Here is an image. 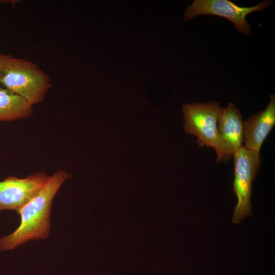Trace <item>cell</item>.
Instances as JSON below:
<instances>
[{
	"instance_id": "cell-1",
	"label": "cell",
	"mask_w": 275,
	"mask_h": 275,
	"mask_svg": "<svg viewBox=\"0 0 275 275\" xmlns=\"http://www.w3.org/2000/svg\"><path fill=\"white\" fill-rule=\"evenodd\" d=\"M68 177L67 172L61 170L49 176L40 192L17 212L20 216L19 226L10 235L0 239L1 251L13 250L30 240L48 237L52 202Z\"/></svg>"
},
{
	"instance_id": "cell-2",
	"label": "cell",
	"mask_w": 275,
	"mask_h": 275,
	"mask_svg": "<svg viewBox=\"0 0 275 275\" xmlns=\"http://www.w3.org/2000/svg\"><path fill=\"white\" fill-rule=\"evenodd\" d=\"M0 86L33 105L43 100L51 82L35 63L0 52Z\"/></svg>"
},
{
	"instance_id": "cell-3",
	"label": "cell",
	"mask_w": 275,
	"mask_h": 275,
	"mask_svg": "<svg viewBox=\"0 0 275 275\" xmlns=\"http://www.w3.org/2000/svg\"><path fill=\"white\" fill-rule=\"evenodd\" d=\"M221 108L216 101L194 102L184 104L182 108L184 131L197 137L199 147H212L216 152L217 162L228 161L231 158L226 152L217 129Z\"/></svg>"
},
{
	"instance_id": "cell-4",
	"label": "cell",
	"mask_w": 275,
	"mask_h": 275,
	"mask_svg": "<svg viewBox=\"0 0 275 275\" xmlns=\"http://www.w3.org/2000/svg\"><path fill=\"white\" fill-rule=\"evenodd\" d=\"M234 178L233 190L237 201L232 217L233 224H239L252 214L251 195L252 183L261 164L258 153L242 146L234 154Z\"/></svg>"
},
{
	"instance_id": "cell-5",
	"label": "cell",
	"mask_w": 275,
	"mask_h": 275,
	"mask_svg": "<svg viewBox=\"0 0 275 275\" xmlns=\"http://www.w3.org/2000/svg\"><path fill=\"white\" fill-rule=\"evenodd\" d=\"M270 4V2L264 1L255 6L244 7L228 0H195L186 8L184 19L186 21L201 15L219 16L231 21L239 33L249 35L251 27L246 16L255 11H263Z\"/></svg>"
},
{
	"instance_id": "cell-6",
	"label": "cell",
	"mask_w": 275,
	"mask_h": 275,
	"mask_svg": "<svg viewBox=\"0 0 275 275\" xmlns=\"http://www.w3.org/2000/svg\"><path fill=\"white\" fill-rule=\"evenodd\" d=\"M49 177L37 172L23 179L10 177L0 181V211L13 210L17 212L40 192Z\"/></svg>"
},
{
	"instance_id": "cell-7",
	"label": "cell",
	"mask_w": 275,
	"mask_h": 275,
	"mask_svg": "<svg viewBox=\"0 0 275 275\" xmlns=\"http://www.w3.org/2000/svg\"><path fill=\"white\" fill-rule=\"evenodd\" d=\"M275 123V96L271 95L266 107L243 122V145L260 153L263 143Z\"/></svg>"
},
{
	"instance_id": "cell-8",
	"label": "cell",
	"mask_w": 275,
	"mask_h": 275,
	"mask_svg": "<svg viewBox=\"0 0 275 275\" xmlns=\"http://www.w3.org/2000/svg\"><path fill=\"white\" fill-rule=\"evenodd\" d=\"M217 129L225 150L231 157L243 145V121L239 109L232 103L221 108Z\"/></svg>"
},
{
	"instance_id": "cell-9",
	"label": "cell",
	"mask_w": 275,
	"mask_h": 275,
	"mask_svg": "<svg viewBox=\"0 0 275 275\" xmlns=\"http://www.w3.org/2000/svg\"><path fill=\"white\" fill-rule=\"evenodd\" d=\"M32 113L33 105L0 86V121L24 119Z\"/></svg>"
}]
</instances>
